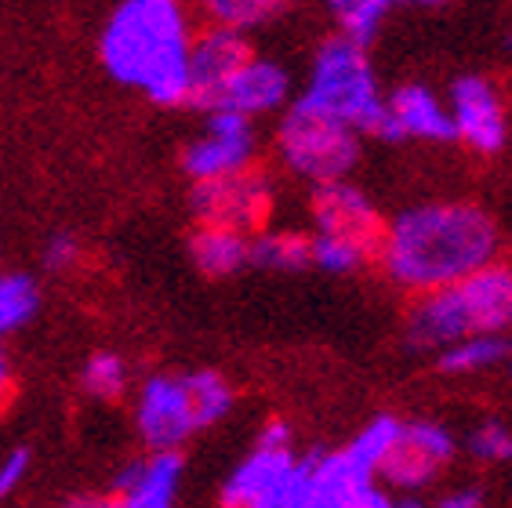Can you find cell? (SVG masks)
<instances>
[{
  "mask_svg": "<svg viewBox=\"0 0 512 508\" xmlns=\"http://www.w3.org/2000/svg\"><path fill=\"white\" fill-rule=\"evenodd\" d=\"M498 229L476 204H422L385 225L382 265L407 291H444L494 262Z\"/></svg>",
  "mask_w": 512,
  "mask_h": 508,
  "instance_id": "1",
  "label": "cell"
},
{
  "mask_svg": "<svg viewBox=\"0 0 512 508\" xmlns=\"http://www.w3.org/2000/svg\"><path fill=\"white\" fill-rule=\"evenodd\" d=\"M189 48V15L175 0H124L99 33V59L109 77L164 109L186 106Z\"/></svg>",
  "mask_w": 512,
  "mask_h": 508,
  "instance_id": "2",
  "label": "cell"
},
{
  "mask_svg": "<svg viewBox=\"0 0 512 508\" xmlns=\"http://www.w3.org/2000/svg\"><path fill=\"white\" fill-rule=\"evenodd\" d=\"M512 323V269L483 265L444 291H429L407 316V342L418 349H451L473 334H502Z\"/></svg>",
  "mask_w": 512,
  "mask_h": 508,
  "instance_id": "3",
  "label": "cell"
},
{
  "mask_svg": "<svg viewBox=\"0 0 512 508\" xmlns=\"http://www.w3.org/2000/svg\"><path fill=\"white\" fill-rule=\"evenodd\" d=\"M313 109L335 117L356 135H378L389 142V113L385 98L378 91V77L371 69L364 48H356L342 37H327L316 48L309 88L302 95Z\"/></svg>",
  "mask_w": 512,
  "mask_h": 508,
  "instance_id": "4",
  "label": "cell"
},
{
  "mask_svg": "<svg viewBox=\"0 0 512 508\" xmlns=\"http://www.w3.org/2000/svg\"><path fill=\"white\" fill-rule=\"evenodd\" d=\"M276 149L295 175L309 178L316 186L345 182V175L360 160V135L327 117L309 102H291L276 127Z\"/></svg>",
  "mask_w": 512,
  "mask_h": 508,
  "instance_id": "5",
  "label": "cell"
},
{
  "mask_svg": "<svg viewBox=\"0 0 512 508\" xmlns=\"http://www.w3.org/2000/svg\"><path fill=\"white\" fill-rule=\"evenodd\" d=\"M135 429L149 454H178L197 436V418L182 374H149L135 400Z\"/></svg>",
  "mask_w": 512,
  "mask_h": 508,
  "instance_id": "6",
  "label": "cell"
},
{
  "mask_svg": "<svg viewBox=\"0 0 512 508\" xmlns=\"http://www.w3.org/2000/svg\"><path fill=\"white\" fill-rule=\"evenodd\" d=\"M189 207L200 225L229 229V233H262L269 211H273V189L269 178L258 171H244L218 182H200L189 193Z\"/></svg>",
  "mask_w": 512,
  "mask_h": 508,
  "instance_id": "7",
  "label": "cell"
},
{
  "mask_svg": "<svg viewBox=\"0 0 512 508\" xmlns=\"http://www.w3.org/2000/svg\"><path fill=\"white\" fill-rule=\"evenodd\" d=\"M255 160V127L233 109H215L204 120V135L182 149V171L193 182H218L251 171Z\"/></svg>",
  "mask_w": 512,
  "mask_h": 508,
  "instance_id": "8",
  "label": "cell"
},
{
  "mask_svg": "<svg viewBox=\"0 0 512 508\" xmlns=\"http://www.w3.org/2000/svg\"><path fill=\"white\" fill-rule=\"evenodd\" d=\"M255 51L247 44V37L222 26H207V30L193 33V48H189V106L215 113L222 109L229 95V84L237 80V73L247 66Z\"/></svg>",
  "mask_w": 512,
  "mask_h": 508,
  "instance_id": "9",
  "label": "cell"
},
{
  "mask_svg": "<svg viewBox=\"0 0 512 508\" xmlns=\"http://www.w3.org/2000/svg\"><path fill=\"white\" fill-rule=\"evenodd\" d=\"M454 450H458L454 447V436L444 425H436V421H404L378 476H385L389 487L400 490L429 487L451 465Z\"/></svg>",
  "mask_w": 512,
  "mask_h": 508,
  "instance_id": "10",
  "label": "cell"
},
{
  "mask_svg": "<svg viewBox=\"0 0 512 508\" xmlns=\"http://www.w3.org/2000/svg\"><path fill=\"white\" fill-rule=\"evenodd\" d=\"M313 222L316 236H331L342 244H353L367 258L382 251L385 222L378 207L349 182H331V186H316L313 193Z\"/></svg>",
  "mask_w": 512,
  "mask_h": 508,
  "instance_id": "11",
  "label": "cell"
},
{
  "mask_svg": "<svg viewBox=\"0 0 512 508\" xmlns=\"http://www.w3.org/2000/svg\"><path fill=\"white\" fill-rule=\"evenodd\" d=\"M295 465L298 458L291 447L255 443V450L222 483V508H276L284 490L291 487Z\"/></svg>",
  "mask_w": 512,
  "mask_h": 508,
  "instance_id": "12",
  "label": "cell"
},
{
  "mask_svg": "<svg viewBox=\"0 0 512 508\" xmlns=\"http://www.w3.org/2000/svg\"><path fill=\"white\" fill-rule=\"evenodd\" d=\"M447 113H451L454 138L469 142L480 153H498L505 146V109L491 80L458 77Z\"/></svg>",
  "mask_w": 512,
  "mask_h": 508,
  "instance_id": "13",
  "label": "cell"
},
{
  "mask_svg": "<svg viewBox=\"0 0 512 508\" xmlns=\"http://www.w3.org/2000/svg\"><path fill=\"white\" fill-rule=\"evenodd\" d=\"M182 450L178 454H146L120 465L113 476V498L120 508H175L182 487Z\"/></svg>",
  "mask_w": 512,
  "mask_h": 508,
  "instance_id": "14",
  "label": "cell"
},
{
  "mask_svg": "<svg viewBox=\"0 0 512 508\" xmlns=\"http://www.w3.org/2000/svg\"><path fill=\"white\" fill-rule=\"evenodd\" d=\"M389 113V142L400 138H429V142H451L454 124L447 106L425 84H404L385 98Z\"/></svg>",
  "mask_w": 512,
  "mask_h": 508,
  "instance_id": "15",
  "label": "cell"
},
{
  "mask_svg": "<svg viewBox=\"0 0 512 508\" xmlns=\"http://www.w3.org/2000/svg\"><path fill=\"white\" fill-rule=\"evenodd\" d=\"M291 98V77L287 69L273 59H258L251 55L247 66L237 73V80L229 84V95L222 102V109H233L240 117H262V113H276L284 109V102Z\"/></svg>",
  "mask_w": 512,
  "mask_h": 508,
  "instance_id": "16",
  "label": "cell"
},
{
  "mask_svg": "<svg viewBox=\"0 0 512 508\" xmlns=\"http://www.w3.org/2000/svg\"><path fill=\"white\" fill-rule=\"evenodd\" d=\"M247 247L251 236L229 233V229H211V225H197V233L189 236V258L204 276H233L247 265Z\"/></svg>",
  "mask_w": 512,
  "mask_h": 508,
  "instance_id": "17",
  "label": "cell"
},
{
  "mask_svg": "<svg viewBox=\"0 0 512 508\" xmlns=\"http://www.w3.org/2000/svg\"><path fill=\"white\" fill-rule=\"evenodd\" d=\"M247 265L269 273H302L313 265V240L295 229H262L247 247Z\"/></svg>",
  "mask_w": 512,
  "mask_h": 508,
  "instance_id": "18",
  "label": "cell"
},
{
  "mask_svg": "<svg viewBox=\"0 0 512 508\" xmlns=\"http://www.w3.org/2000/svg\"><path fill=\"white\" fill-rule=\"evenodd\" d=\"M40 284L30 273H0V342L19 334L26 323H33V316L40 313Z\"/></svg>",
  "mask_w": 512,
  "mask_h": 508,
  "instance_id": "19",
  "label": "cell"
},
{
  "mask_svg": "<svg viewBox=\"0 0 512 508\" xmlns=\"http://www.w3.org/2000/svg\"><path fill=\"white\" fill-rule=\"evenodd\" d=\"M186 378V392H189V403H193V418H197V432L200 429H211L218 421L226 418L233 411V385L218 371H189L182 374Z\"/></svg>",
  "mask_w": 512,
  "mask_h": 508,
  "instance_id": "20",
  "label": "cell"
},
{
  "mask_svg": "<svg viewBox=\"0 0 512 508\" xmlns=\"http://www.w3.org/2000/svg\"><path fill=\"white\" fill-rule=\"evenodd\" d=\"M331 11L338 22V37L367 51L382 33L389 4L385 0H338V4H331Z\"/></svg>",
  "mask_w": 512,
  "mask_h": 508,
  "instance_id": "21",
  "label": "cell"
},
{
  "mask_svg": "<svg viewBox=\"0 0 512 508\" xmlns=\"http://www.w3.org/2000/svg\"><path fill=\"white\" fill-rule=\"evenodd\" d=\"M505 356H509V342H505L502 334H473V338H462V342H454L451 349H444L440 371L476 374V371L494 367V363H502Z\"/></svg>",
  "mask_w": 512,
  "mask_h": 508,
  "instance_id": "22",
  "label": "cell"
},
{
  "mask_svg": "<svg viewBox=\"0 0 512 508\" xmlns=\"http://www.w3.org/2000/svg\"><path fill=\"white\" fill-rule=\"evenodd\" d=\"M80 389L88 392L91 400L113 403L128 392V363L117 352H91L84 371H80Z\"/></svg>",
  "mask_w": 512,
  "mask_h": 508,
  "instance_id": "23",
  "label": "cell"
},
{
  "mask_svg": "<svg viewBox=\"0 0 512 508\" xmlns=\"http://www.w3.org/2000/svg\"><path fill=\"white\" fill-rule=\"evenodd\" d=\"M400 425L404 421L389 418V414H382V418H375L367 429H360V436H356L353 443H349V458L360 461L371 476H378V469H382V461L389 458V450H393L396 436H400Z\"/></svg>",
  "mask_w": 512,
  "mask_h": 508,
  "instance_id": "24",
  "label": "cell"
},
{
  "mask_svg": "<svg viewBox=\"0 0 512 508\" xmlns=\"http://www.w3.org/2000/svg\"><path fill=\"white\" fill-rule=\"evenodd\" d=\"M207 11H211L215 26L247 37V30L266 26V22L273 19L280 8H276V4H269V0H211V4H207Z\"/></svg>",
  "mask_w": 512,
  "mask_h": 508,
  "instance_id": "25",
  "label": "cell"
},
{
  "mask_svg": "<svg viewBox=\"0 0 512 508\" xmlns=\"http://www.w3.org/2000/svg\"><path fill=\"white\" fill-rule=\"evenodd\" d=\"M313 240V265L316 269H324V273H356L360 265L367 262L364 251H356L353 244H342V240H331V236H309Z\"/></svg>",
  "mask_w": 512,
  "mask_h": 508,
  "instance_id": "26",
  "label": "cell"
},
{
  "mask_svg": "<svg viewBox=\"0 0 512 508\" xmlns=\"http://www.w3.org/2000/svg\"><path fill=\"white\" fill-rule=\"evenodd\" d=\"M469 450L473 458L483 465H498V461L512 458V432L505 429L502 421H483L480 429L469 436Z\"/></svg>",
  "mask_w": 512,
  "mask_h": 508,
  "instance_id": "27",
  "label": "cell"
},
{
  "mask_svg": "<svg viewBox=\"0 0 512 508\" xmlns=\"http://www.w3.org/2000/svg\"><path fill=\"white\" fill-rule=\"evenodd\" d=\"M40 262L48 273H69L73 265L80 262V244L73 233H55L48 236V244H44V254H40Z\"/></svg>",
  "mask_w": 512,
  "mask_h": 508,
  "instance_id": "28",
  "label": "cell"
},
{
  "mask_svg": "<svg viewBox=\"0 0 512 508\" xmlns=\"http://www.w3.org/2000/svg\"><path fill=\"white\" fill-rule=\"evenodd\" d=\"M30 465H33L30 447H11L0 458V501H8L22 487V479L30 476Z\"/></svg>",
  "mask_w": 512,
  "mask_h": 508,
  "instance_id": "29",
  "label": "cell"
},
{
  "mask_svg": "<svg viewBox=\"0 0 512 508\" xmlns=\"http://www.w3.org/2000/svg\"><path fill=\"white\" fill-rule=\"evenodd\" d=\"M309 476H313V454L298 458L295 476H291V487L284 490V498L276 508H309Z\"/></svg>",
  "mask_w": 512,
  "mask_h": 508,
  "instance_id": "30",
  "label": "cell"
},
{
  "mask_svg": "<svg viewBox=\"0 0 512 508\" xmlns=\"http://www.w3.org/2000/svg\"><path fill=\"white\" fill-rule=\"evenodd\" d=\"M436 508H483V494L476 487H458V490H447L440 505Z\"/></svg>",
  "mask_w": 512,
  "mask_h": 508,
  "instance_id": "31",
  "label": "cell"
},
{
  "mask_svg": "<svg viewBox=\"0 0 512 508\" xmlns=\"http://www.w3.org/2000/svg\"><path fill=\"white\" fill-rule=\"evenodd\" d=\"M11 385H15V374H11L8 352H4V345H0V411H4L11 400Z\"/></svg>",
  "mask_w": 512,
  "mask_h": 508,
  "instance_id": "32",
  "label": "cell"
},
{
  "mask_svg": "<svg viewBox=\"0 0 512 508\" xmlns=\"http://www.w3.org/2000/svg\"><path fill=\"white\" fill-rule=\"evenodd\" d=\"M66 508H120L113 494H84V498H73Z\"/></svg>",
  "mask_w": 512,
  "mask_h": 508,
  "instance_id": "33",
  "label": "cell"
},
{
  "mask_svg": "<svg viewBox=\"0 0 512 508\" xmlns=\"http://www.w3.org/2000/svg\"><path fill=\"white\" fill-rule=\"evenodd\" d=\"M396 508H425V505H422V501H400Z\"/></svg>",
  "mask_w": 512,
  "mask_h": 508,
  "instance_id": "34",
  "label": "cell"
}]
</instances>
